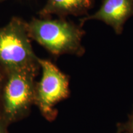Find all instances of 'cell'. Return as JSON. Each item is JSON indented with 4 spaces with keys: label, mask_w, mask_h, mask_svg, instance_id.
I'll return each instance as SVG.
<instances>
[{
    "label": "cell",
    "mask_w": 133,
    "mask_h": 133,
    "mask_svg": "<svg viewBox=\"0 0 133 133\" xmlns=\"http://www.w3.org/2000/svg\"><path fill=\"white\" fill-rule=\"evenodd\" d=\"M0 133H4V131H3V130L2 129H1V128L0 127Z\"/></svg>",
    "instance_id": "ba28073f"
},
{
    "label": "cell",
    "mask_w": 133,
    "mask_h": 133,
    "mask_svg": "<svg viewBox=\"0 0 133 133\" xmlns=\"http://www.w3.org/2000/svg\"><path fill=\"white\" fill-rule=\"evenodd\" d=\"M133 16V0H103L101 8L94 14L80 19V25L89 20H99L111 26L120 35L125 22Z\"/></svg>",
    "instance_id": "5b68a950"
},
{
    "label": "cell",
    "mask_w": 133,
    "mask_h": 133,
    "mask_svg": "<svg viewBox=\"0 0 133 133\" xmlns=\"http://www.w3.org/2000/svg\"><path fill=\"white\" fill-rule=\"evenodd\" d=\"M94 0H47L40 10L41 17H49L55 14L61 18L69 15L79 16L87 14L93 7Z\"/></svg>",
    "instance_id": "8992f818"
},
{
    "label": "cell",
    "mask_w": 133,
    "mask_h": 133,
    "mask_svg": "<svg viewBox=\"0 0 133 133\" xmlns=\"http://www.w3.org/2000/svg\"><path fill=\"white\" fill-rule=\"evenodd\" d=\"M42 76L38 88V101L42 112L54 116V107L69 97V78L57 66L48 60L38 59Z\"/></svg>",
    "instance_id": "3957f363"
},
{
    "label": "cell",
    "mask_w": 133,
    "mask_h": 133,
    "mask_svg": "<svg viewBox=\"0 0 133 133\" xmlns=\"http://www.w3.org/2000/svg\"><path fill=\"white\" fill-rule=\"evenodd\" d=\"M0 81H1V75H0Z\"/></svg>",
    "instance_id": "9c48e42d"
},
{
    "label": "cell",
    "mask_w": 133,
    "mask_h": 133,
    "mask_svg": "<svg viewBox=\"0 0 133 133\" xmlns=\"http://www.w3.org/2000/svg\"><path fill=\"white\" fill-rule=\"evenodd\" d=\"M31 39L35 41L54 56L69 54L81 56L84 48L81 43L85 31L82 25L64 18H33L26 22Z\"/></svg>",
    "instance_id": "6da1fadb"
},
{
    "label": "cell",
    "mask_w": 133,
    "mask_h": 133,
    "mask_svg": "<svg viewBox=\"0 0 133 133\" xmlns=\"http://www.w3.org/2000/svg\"><path fill=\"white\" fill-rule=\"evenodd\" d=\"M0 65L6 71L36 69L38 58L35 54L26 22L13 17L0 27Z\"/></svg>",
    "instance_id": "7a4b0ae2"
},
{
    "label": "cell",
    "mask_w": 133,
    "mask_h": 133,
    "mask_svg": "<svg viewBox=\"0 0 133 133\" xmlns=\"http://www.w3.org/2000/svg\"><path fill=\"white\" fill-rule=\"evenodd\" d=\"M116 133H133V108L126 121L116 124Z\"/></svg>",
    "instance_id": "52a82bcc"
},
{
    "label": "cell",
    "mask_w": 133,
    "mask_h": 133,
    "mask_svg": "<svg viewBox=\"0 0 133 133\" xmlns=\"http://www.w3.org/2000/svg\"><path fill=\"white\" fill-rule=\"evenodd\" d=\"M0 1H1V0H0Z\"/></svg>",
    "instance_id": "30bf717a"
},
{
    "label": "cell",
    "mask_w": 133,
    "mask_h": 133,
    "mask_svg": "<svg viewBox=\"0 0 133 133\" xmlns=\"http://www.w3.org/2000/svg\"><path fill=\"white\" fill-rule=\"evenodd\" d=\"M36 69L8 71L4 91V111L9 118H14L26 109L33 99V78Z\"/></svg>",
    "instance_id": "277c9868"
}]
</instances>
